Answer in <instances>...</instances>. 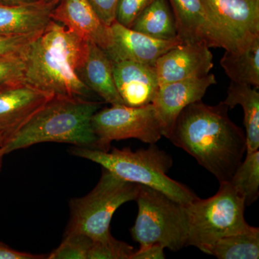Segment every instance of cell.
Masks as SVG:
<instances>
[{
    "label": "cell",
    "instance_id": "obj_7",
    "mask_svg": "<svg viewBox=\"0 0 259 259\" xmlns=\"http://www.w3.org/2000/svg\"><path fill=\"white\" fill-rule=\"evenodd\" d=\"M139 212L131 235L140 245L157 244L172 251L187 245L188 221L185 205L147 186L140 185Z\"/></svg>",
    "mask_w": 259,
    "mask_h": 259
},
{
    "label": "cell",
    "instance_id": "obj_13",
    "mask_svg": "<svg viewBox=\"0 0 259 259\" xmlns=\"http://www.w3.org/2000/svg\"><path fill=\"white\" fill-rule=\"evenodd\" d=\"M213 67L210 48L204 42L180 44L167 51L155 64L158 84L202 77Z\"/></svg>",
    "mask_w": 259,
    "mask_h": 259
},
{
    "label": "cell",
    "instance_id": "obj_1",
    "mask_svg": "<svg viewBox=\"0 0 259 259\" xmlns=\"http://www.w3.org/2000/svg\"><path fill=\"white\" fill-rule=\"evenodd\" d=\"M229 107L202 100L186 107L177 117L168 139L195 158L220 182H229L246 153L241 127L228 116Z\"/></svg>",
    "mask_w": 259,
    "mask_h": 259
},
{
    "label": "cell",
    "instance_id": "obj_3",
    "mask_svg": "<svg viewBox=\"0 0 259 259\" xmlns=\"http://www.w3.org/2000/svg\"><path fill=\"white\" fill-rule=\"evenodd\" d=\"M102 105V102L93 100L54 95L7 138L1 153L5 156L45 142L64 143L101 151L92 120Z\"/></svg>",
    "mask_w": 259,
    "mask_h": 259
},
{
    "label": "cell",
    "instance_id": "obj_34",
    "mask_svg": "<svg viewBox=\"0 0 259 259\" xmlns=\"http://www.w3.org/2000/svg\"><path fill=\"white\" fill-rule=\"evenodd\" d=\"M42 1L47 3H56V4H58L60 0H42Z\"/></svg>",
    "mask_w": 259,
    "mask_h": 259
},
{
    "label": "cell",
    "instance_id": "obj_8",
    "mask_svg": "<svg viewBox=\"0 0 259 259\" xmlns=\"http://www.w3.org/2000/svg\"><path fill=\"white\" fill-rule=\"evenodd\" d=\"M101 151H109L114 141L136 139L154 144L161 139V126L153 104L141 107L112 105L100 109L92 120Z\"/></svg>",
    "mask_w": 259,
    "mask_h": 259
},
{
    "label": "cell",
    "instance_id": "obj_4",
    "mask_svg": "<svg viewBox=\"0 0 259 259\" xmlns=\"http://www.w3.org/2000/svg\"><path fill=\"white\" fill-rule=\"evenodd\" d=\"M70 153L98 163L122 180L159 191L183 205L197 198L188 187L167 175L173 163L171 157L154 144L136 151L114 148L107 152L74 146Z\"/></svg>",
    "mask_w": 259,
    "mask_h": 259
},
{
    "label": "cell",
    "instance_id": "obj_11",
    "mask_svg": "<svg viewBox=\"0 0 259 259\" xmlns=\"http://www.w3.org/2000/svg\"><path fill=\"white\" fill-rule=\"evenodd\" d=\"M110 30L111 44L105 51L112 62L132 61L155 66L167 51L182 44L178 37L171 40L154 38L116 21L110 25Z\"/></svg>",
    "mask_w": 259,
    "mask_h": 259
},
{
    "label": "cell",
    "instance_id": "obj_30",
    "mask_svg": "<svg viewBox=\"0 0 259 259\" xmlns=\"http://www.w3.org/2000/svg\"><path fill=\"white\" fill-rule=\"evenodd\" d=\"M164 248L157 244L140 245L139 249L135 250L131 259H163L166 258Z\"/></svg>",
    "mask_w": 259,
    "mask_h": 259
},
{
    "label": "cell",
    "instance_id": "obj_2",
    "mask_svg": "<svg viewBox=\"0 0 259 259\" xmlns=\"http://www.w3.org/2000/svg\"><path fill=\"white\" fill-rule=\"evenodd\" d=\"M88 42L51 20L22 52L25 61L24 80L55 96L91 100L94 93L79 74Z\"/></svg>",
    "mask_w": 259,
    "mask_h": 259
},
{
    "label": "cell",
    "instance_id": "obj_23",
    "mask_svg": "<svg viewBox=\"0 0 259 259\" xmlns=\"http://www.w3.org/2000/svg\"><path fill=\"white\" fill-rule=\"evenodd\" d=\"M229 183L245 201L251 205L259 195V151L245 153L244 161L237 168Z\"/></svg>",
    "mask_w": 259,
    "mask_h": 259
},
{
    "label": "cell",
    "instance_id": "obj_19",
    "mask_svg": "<svg viewBox=\"0 0 259 259\" xmlns=\"http://www.w3.org/2000/svg\"><path fill=\"white\" fill-rule=\"evenodd\" d=\"M223 103L229 109L241 105L244 114L246 153L259 148V93L256 89L231 81Z\"/></svg>",
    "mask_w": 259,
    "mask_h": 259
},
{
    "label": "cell",
    "instance_id": "obj_29",
    "mask_svg": "<svg viewBox=\"0 0 259 259\" xmlns=\"http://www.w3.org/2000/svg\"><path fill=\"white\" fill-rule=\"evenodd\" d=\"M102 23L110 26L115 21L118 0H88Z\"/></svg>",
    "mask_w": 259,
    "mask_h": 259
},
{
    "label": "cell",
    "instance_id": "obj_21",
    "mask_svg": "<svg viewBox=\"0 0 259 259\" xmlns=\"http://www.w3.org/2000/svg\"><path fill=\"white\" fill-rule=\"evenodd\" d=\"M131 28L161 40L177 37L175 16L168 0H152L136 19Z\"/></svg>",
    "mask_w": 259,
    "mask_h": 259
},
{
    "label": "cell",
    "instance_id": "obj_32",
    "mask_svg": "<svg viewBox=\"0 0 259 259\" xmlns=\"http://www.w3.org/2000/svg\"><path fill=\"white\" fill-rule=\"evenodd\" d=\"M40 0H0V4L5 5H18L35 3Z\"/></svg>",
    "mask_w": 259,
    "mask_h": 259
},
{
    "label": "cell",
    "instance_id": "obj_16",
    "mask_svg": "<svg viewBox=\"0 0 259 259\" xmlns=\"http://www.w3.org/2000/svg\"><path fill=\"white\" fill-rule=\"evenodd\" d=\"M112 63L116 88L125 105L141 107L152 103L159 87L155 66L132 61Z\"/></svg>",
    "mask_w": 259,
    "mask_h": 259
},
{
    "label": "cell",
    "instance_id": "obj_17",
    "mask_svg": "<svg viewBox=\"0 0 259 259\" xmlns=\"http://www.w3.org/2000/svg\"><path fill=\"white\" fill-rule=\"evenodd\" d=\"M79 74L83 82L104 101L111 105H125L116 88L113 63L97 44L88 42V51Z\"/></svg>",
    "mask_w": 259,
    "mask_h": 259
},
{
    "label": "cell",
    "instance_id": "obj_27",
    "mask_svg": "<svg viewBox=\"0 0 259 259\" xmlns=\"http://www.w3.org/2000/svg\"><path fill=\"white\" fill-rule=\"evenodd\" d=\"M152 0H118L116 8L115 21L131 28L136 19Z\"/></svg>",
    "mask_w": 259,
    "mask_h": 259
},
{
    "label": "cell",
    "instance_id": "obj_5",
    "mask_svg": "<svg viewBox=\"0 0 259 259\" xmlns=\"http://www.w3.org/2000/svg\"><path fill=\"white\" fill-rule=\"evenodd\" d=\"M245 201L229 182L221 183L219 190L207 199L198 197L185 205L188 221L187 245L208 254L218 240L249 230L245 220Z\"/></svg>",
    "mask_w": 259,
    "mask_h": 259
},
{
    "label": "cell",
    "instance_id": "obj_12",
    "mask_svg": "<svg viewBox=\"0 0 259 259\" xmlns=\"http://www.w3.org/2000/svg\"><path fill=\"white\" fill-rule=\"evenodd\" d=\"M240 49L259 37V0H202Z\"/></svg>",
    "mask_w": 259,
    "mask_h": 259
},
{
    "label": "cell",
    "instance_id": "obj_31",
    "mask_svg": "<svg viewBox=\"0 0 259 259\" xmlns=\"http://www.w3.org/2000/svg\"><path fill=\"white\" fill-rule=\"evenodd\" d=\"M44 255H35L23 253L12 249L8 245L0 242V259H42L46 258Z\"/></svg>",
    "mask_w": 259,
    "mask_h": 259
},
{
    "label": "cell",
    "instance_id": "obj_25",
    "mask_svg": "<svg viewBox=\"0 0 259 259\" xmlns=\"http://www.w3.org/2000/svg\"><path fill=\"white\" fill-rule=\"evenodd\" d=\"M134 247L111 236L102 241H93L88 259H131Z\"/></svg>",
    "mask_w": 259,
    "mask_h": 259
},
{
    "label": "cell",
    "instance_id": "obj_14",
    "mask_svg": "<svg viewBox=\"0 0 259 259\" xmlns=\"http://www.w3.org/2000/svg\"><path fill=\"white\" fill-rule=\"evenodd\" d=\"M53 96L25 80L0 87V134L8 138Z\"/></svg>",
    "mask_w": 259,
    "mask_h": 259
},
{
    "label": "cell",
    "instance_id": "obj_15",
    "mask_svg": "<svg viewBox=\"0 0 259 259\" xmlns=\"http://www.w3.org/2000/svg\"><path fill=\"white\" fill-rule=\"evenodd\" d=\"M51 18L104 51L111 44L110 26L102 23L88 0H60L53 10Z\"/></svg>",
    "mask_w": 259,
    "mask_h": 259
},
{
    "label": "cell",
    "instance_id": "obj_26",
    "mask_svg": "<svg viewBox=\"0 0 259 259\" xmlns=\"http://www.w3.org/2000/svg\"><path fill=\"white\" fill-rule=\"evenodd\" d=\"M25 61L22 54L0 56V87L24 80Z\"/></svg>",
    "mask_w": 259,
    "mask_h": 259
},
{
    "label": "cell",
    "instance_id": "obj_33",
    "mask_svg": "<svg viewBox=\"0 0 259 259\" xmlns=\"http://www.w3.org/2000/svg\"><path fill=\"white\" fill-rule=\"evenodd\" d=\"M7 139V136L3 134H0V154H2L1 151L3 148V145L5 144V140ZM3 155V154H2Z\"/></svg>",
    "mask_w": 259,
    "mask_h": 259
},
{
    "label": "cell",
    "instance_id": "obj_35",
    "mask_svg": "<svg viewBox=\"0 0 259 259\" xmlns=\"http://www.w3.org/2000/svg\"><path fill=\"white\" fill-rule=\"evenodd\" d=\"M3 155L0 154V171H1V168H2V163H3Z\"/></svg>",
    "mask_w": 259,
    "mask_h": 259
},
{
    "label": "cell",
    "instance_id": "obj_9",
    "mask_svg": "<svg viewBox=\"0 0 259 259\" xmlns=\"http://www.w3.org/2000/svg\"><path fill=\"white\" fill-rule=\"evenodd\" d=\"M175 16L177 37L184 44L204 42L209 48L240 49L220 26L202 0H168Z\"/></svg>",
    "mask_w": 259,
    "mask_h": 259
},
{
    "label": "cell",
    "instance_id": "obj_6",
    "mask_svg": "<svg viewBox=\"0 0 259 259\" xmlns=\"http://www.w3.org/2000/svg\"><path fill=\"white\" fill-rule=\"evenodd\" d=\"M140 185L103 168L100 181L90 193L70 200V220L64 235L80 233L93 241L111 236L110 226L114 213L122 204L136 200Z\"/></svg>",
    "mask_w": 259,
    "mask_h": 259
},
{
    "label": "cell",
    "instance_id": "obj_28",
    "mask_svg": "<svg viewBox=\"0 0 259 259\" xmlns=\"http://www.w3.org/2000/svg\"><path fill=\"white\" fill-rule=\"evenodd\" d=\"M42 31L25 35H0V56L22 54Z\"/></svg>",
    "mask_w": 259,
    "mask_h": 259
},
{
    "label": "cell",
    "instance_id": "obj_24",
    "mask_svg": "<svg viewBox=\"0 0 259 259\" xmlns=\"http://www.w3.org/2000/svg\"><path fill=\"white\" fill-rule=\"evenodd\" d=\"M93 240L80 233L64 235L61 245L51 252L49 259H88Z\"/></svg>",
    "mask_w": 259,
    "mask_h": 259
},
{
    "label": "cell",
    "instance_id": "obj_10",
    "mask_svg": "<svg viewBox=\"0 0 259 259\" xmlns=\"http://www.w3.org/2000/svg\"><path fill=\"white\" fill-rule=\"evenodd\" d=\"M215 83L214 75L208 74L160 85L152 104L162 136L168 139L181 112L190 104L202 100L209 87Z\"/></svg>",
    "mask_w": 259,
    "mask_h": 259
},
{
    "label": "cell",
    "instance_id": "obj_20",
    "mask_svg": "<svg viewBox=\"0 0 259 259\" xmlns=\"http://www.w3.org/2000/svg\"><path fill=\"white\" fill-rule=\"evenodd\" d=\"M221 65L233 82L259 88V37L241 49L227 51Z\"/></svg>",
    "mask_w": 259,
    "mask_h": 259
},
{
    "label": "cell",
    "instance_id": "obj_18",
    "mask_svg": "<svg viewBox=\"0 0 259 259\" xmlns=\"http://www.w3.org/2000/svg\"><path fill=\"white\" fill-rule=\"evenodd\" d=\"M56 3L37 1L18 5L0 4V35H25L42 31L51 20Z\"/></svg>",
    "mask_w": 259,
    "mask_h": 259
},
{
    "label": "cell",
    "instance_id": "obj_22",
    "mask_svg": "<svg viewBox=\"0 0 259 259\" xmlns=\"http://www.w3.org/2000/svg\"><path fill=\"white\" fill-rule=\"evenodd\" d=\"M208 254L219 259H258L259 228L252 226L248 231L223 237L214 243Z\"/></svg>",
    "mask_w": 259,
    "mask_h": 259
}]
</instances>
